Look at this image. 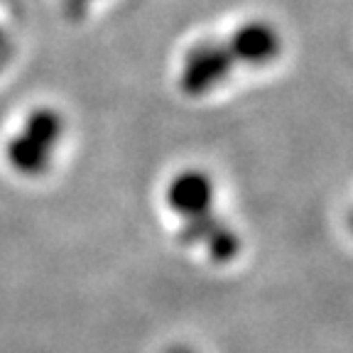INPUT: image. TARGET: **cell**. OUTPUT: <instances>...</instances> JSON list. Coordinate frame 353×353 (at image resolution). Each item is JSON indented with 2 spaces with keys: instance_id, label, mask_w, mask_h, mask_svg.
<instances>
[{
  "instance_id": "cell-5",
  "label": "cell",
  "mask_w": 353,
  "mask_h": 353,
  "mask_svg": "<svg viewBox=\"0 0 353 353\" xmlns=\"http://www.w3.org/2000/svg\"><path fill=\"white\" fill-rule=\"evenodd\" d=\"M94 0H61V8L69 17H83Z\"/></svg>"
},
{
  "instance_id": "cell-2",
  "label": "cell",
  "mask_w": 353,
  "mask_h": 353,
  "mask_svg": "<svg viewBox=\"0 0 353 353\" xmlns=\"http://www.w3.org/2000/svg\"><path fill=\"white\" fill-rule=\"evenodd\" d=\"M64 130V121L52 108L32 110L8 148V160L22 174H42L50 167L52 152Z\"/></svg>"
},
{
  "instance_id": "cell-4",
  "label": "cell",
  "mask_w": 353,
  "mask_h": 353,
  "mask_svg": "<svg viewBox=\"0 0 353 353\" xmlns=\"http://www.w3.org/2000/svg\"><path fill=\"white\" fill-rule=\"evenodd\" d=\"M167 204L182 219H194V216L206 214L214 204V182L209 179L206 172H182L172 179L170 189H167Z\"/></svg>"
},
{
  "instance_id": "cell-3",
  "label": "cell",
  "mask_w": 353,
  "mask_h": 353,
  "mask_svg": "<svg viewBox=\"0 0 353 353\" xmlns=\"http://www.w3.org/2000/svg\"><path fill=\"white\" fill-rule=\"evenodd\" d=\"M182 241L187 243H201L209 250V258L216 263H228L238 255L241 250V238L233 233L223 221L216 219L211 211L194 219H184L182 228Z\"/></svg>"
},
{
  "instance_id": "cell-1",
  "label": "cell",
  "mask_w": 353,
  "mask_h": 353,
  "mask_svg": "<svg viewBox=\"0 0 353 353\" xmlns=\"http://www.w3.org/2000/svg\"><path fill=\"white\" fill-rule=\"evenodd\" d=\"M282 52V37L265 20L245 22L223 42H201L187 52L179 74L184 94L201 96L221 86L238 66H265Z\"/></svg>"
},
{
  "instance_id": "cell-6",
  "label": "cell",
  "mask_w": 353,
  "mask_h": 353,
  "mask_svg": "<svg viewBox=\"0 0 353 353\" xmlns=\"http://www.w3.org/2000/svg\"><path fill=\"white\" fill-rule=\"evenodd\" d=\"M167 353H194V351H189V348H184V346H174V348H170Z\"/></svg>"
}]
</instances>
